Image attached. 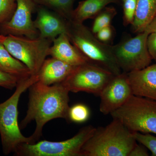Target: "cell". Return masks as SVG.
<instances>
[{"instance_id":"cell-5","label":"cell","mask_w":156,"mask_h":156,"mask_svg":"<svg viewBox=\"0 0 156 156\" xmlns=\"http://www.w3.org/2000/svg\"><path fill=\"white\" fill-rule=\"evenodd\" d=\"M110 115L132 132L156 134V101L132 95Z\"/></svg>"},{"instance_id":"cell-23","label":"cell","mask_w":156,"mask_h":156,"mask_svg":"<svg viewBox=\"0 0 156 156\" xmlns=\"http://www.w3.org/2000/svg\"><path fill=\"white\" fill-rule=\"evenodd\" d=\"M123 24L125 26L131 25L135 17L137 0H123Z\"/></svg>"},{"instance_id":"cell-22","label":"cell","mask_w":156,"mask_h":156,"mask_svg":"<svg viewBox=\"0 0 156 156\" xmlns=\"http://www.w3.org/2000/svg\"><path fill=\"white\" fill-rule=\"evenodd\" d=\"M16 8L15 0H0V25L11 19Z\"/></svg>"},{"instance_id":"cell-18","label":"cell","mask_w":156,"mask_h":156,"mask_svg":"<svg viewBox=\"0 0 156 156\" xmlns=\"http://www.w3.org/2000/svg\"><path fill=\"white\" fill-rule=\"evenodd\" d=\"M0 69L17 76L21 80L31 76L28 68L11 55L5 46L0 43Z\"/></svg>"},{"instance_id":"cell-11","label":"cell","mask_w":156,"mask_h":156,"mask_svg":"<svg viewBox=\"0 0 156 156\" xmlns=\"http://www.w3.org/2000/svg\"><path fill=\"white\" fill-rule=\"evenodd\" d=\"M133 95L126 73L115 75L108 83L99 97V111L104 115L110 114L123 105Z\"/></svg>"},{"instance_id":"cell-7","label":"cell","mask_w":156,"mask_h":156,"mask_svg":"<svg viewBox=\"0 0 156 156\" xmlns=\"http://www.w3.org/2000/svg\"><path fill=\"white\" fill-rule=\"evenodd\" d=\"M95 129L92 126H85L70 139L58 142L44 140L32 144H21L14 151V154L17 156H82V148L94 134Z\"/></svg>"},{"instance_id":"cell-29","label":"cell","mask_w":156,"mask_h":156,"mask_svg":"<svg viewBox=\"0 0 156 156\" xmlns=\"http://www.w3.org/2000/svg\"><path fill=\"white\" fill-rule=\"evenodd\" d=\"M144 32L147 33L149 34L151 33H156V13Z\"/></svg>"},{"instance_id":"cell-16","label":"cell","mask_w":156,"mask_h":156,"mask_svg":"<svg viewBox=\"0 0 156 156\" xmlns=\"http://www.w3.org/2000/svg\"><path fill=\"white\" fill-rule=\"evenodd\" d=\"M156 13V0H137L135 17L131 25L132 32H143Z\"/></svg>"},{"instance_id":"cell-30","label":"cell","mask_w":156,"mask_h":156,"mask_svg":"<svg viewBox=\"0 0 156 156\" xmlns=\"http://www.w3.org/2000/svg\"><path fill=\"white\" fill-rule=\"evenodd\" d=\"M110 2L111 3H119L120 2V0H106Z\"/></svg>"},{"instance_id":"cell-1","label":"cell","mask_w":156,"mask_h":156,"mask_svg":"<svg viewBox=\"0 0 156 156\" xmlns=\"http://www.w3.org/2000/svg\"><path fill=\"white\" fill-rule=\"evenodd\" d=\"M28 89L27 110L20 128L35 122L34 132L30 136L34 143L42 136L43 128L49 121L58 118L68 120L69 91L62 83L47 86L37 82Z\"/></svg>"},{"instance_id":"cell-20","label":"cell","mask_w":156,"mask_h":156,"mask_svg":"<svg viewBox=\"0 0 156 156\" xmlns=\"http://www.w3.org/2000/svg\"><path fill=\"white\" fill-rule=\"evenodd\" d=\"M117 14L116 10L114 7H105L94 19L91 30L92 33L95 34L101 29L111 25L112 20Z\"/></svg>"},{"instance_id":"cell-28","label":"cell","mask_w":156,"mask_h":156,"mask_svg":"<svg viewBox=\"0 0 156 156\" xmlns=\"http://www.w3.org/2000/svg\"><path fill=\"white\" fill-rule=\"evenodd\" d=\"M147 148L142 144L139 145L137 143L131 151L128 156H148L149 155Z\"/></svg>"},{"instance_id":"cell-21","label":"cell","mask_w":156,"mask_h":156,"mask_svg":"<svg viewBox=\"0 0 156 156\" xmlns=\"http://www.w3.org/2000/svg\"><path fill=\"white\" fill-rule=\"evenodd\" d=\"M90 115L88 106L83 104H77L69 108L68 120L76 123L87 122Z\"/></svg>"},{"instance_id":"cell-14","label":"cell","mask_w":156,"mask_h":156,"mask_svg":"<svg viewBox=\"0 0 156 156\" xmlns=\"http://www.w3.org/2000/svg\"><path fill=\"white\" fill-rule=\"evenodd\" d=\"M76 67L53 57L46 58L37 74V82L47 86L61 83Z\"/></svg>"},{"instance_id":"cell-10","label":"cell","mask_w":156,"mask_h":156,"mask_svg":"<svg viewBox=\"0 0 156 156\" xmlns=\"http://www.w3.org/2000/svg\"><path fill=\"white\" fill-rule=\"evenodd\" d=\"M17 8L11 19L0 25V34L35 38L38 30L34 24L32 14L37 5L33 0H15Z\"/></svg>"},{"instance_id":"cell-31","label":"cell","mask_w":156,"mask_h":156,"mask_svg":"<svg viewBox=\"0 0 156 156\" xmlns=\"http://www.w3.org/2000/svg\"><path fill=\"white\" fill-rule=\"evenodd\" d=\"M123 1V0H122V1Z\"/></svg>"},{"instance_id":"cell-12","label":"cell","mask_w":156,"mask_h":156,"mask_svg":"<svg viewBox=\"0 0 156 156\" xmlns=\"http://www.w3.org/2000/svg\"><path fill=\"white\" fill-rule=\"evenodd\" d=\"M126 74L133 95L156 101V63Z\"/></svg>"},{"instance_id":"cell-3","label":"cell","mask_w":156,"mask_h":156,"mask_svg":"<svg viewBox=\"0 0 156 156\" xmlns=\"http://www.w3.org/2000/svg\"><path fill=\"white\" fill-rule=\"evenodd\" d=\"M66 34L71 43L87 62L106 70L114 75L122 73L112 53V45L98 41L83 23L67 21Z\"/></svg>"},{"instance_id":"cell-27","label":"cell","mask_w":156,"mask_h":156,"mask_svg":"<svg viewBox=\"0 0 156 156\" xmlns=\"http://www.w3.org/2000/svg\"><path fill=\"white\" fill-rule=\"evenodd\" d=\"M147 46L151 57L156 62V33L149 34L147 40Z\"/></svg>"},{"instance_id":"cell-25","label":"cell","mask_w":156,"mask_h":156,"mask_svg":"<svg viewBox=\"0 0 156 156\" xmlns=\"http://www.w3.org/2000/svg\"><path fill=\"white\" fill-rule=\"evenodd\" d=\"M21 80H22L17 76L0 69V87L7 89H12L17 87L19 81Z\"/></svg>"},{"instance_id":"cell-24","label":"cell","mask_w":156,"mask_h":156,"mask_svg":"<svg viewBox=\"0 0 156 156\" xmlns=\"http://www.w3.org/2000/svg\"><path fill=\"white\" fill-rule=\"evenodd\" d=\"M136 141L151 151L152 156H156V136L150 134L134 132Z\"/></svg>"},{"instance_id":"cell-6","label":"cell","mask_w":156,"mask_h":156,"mask_svg":"<svg viewBox=\"0 0 156 156\" xmlns=\"http://www.w3.org/2000/svg\"><path fill=\"white\" fill-rule=\"evenodd\" d=\"M0 43L14 58L26 66L33 76L38 73L46 57L49 56L53 41L40 36L30 38L0 34Z\"/></svg>"},{"instance_id":"cell-4","label":"cell","mask_w":156,"mask_h":156,"mask_svg":"<svg viewBox=\"0 0 156 156\" xmlns=\"http://www.w3.org/2000/svg\"><path fill=\"white\" fill-rule=\"evenodd\" d=\"M37 81V75L20 81L14 94L0 104V135L3 152L6 155L14 153L21 144L32 143L30 136L26 137L20 131L18 122V105L21 95Z\"/></svg>"},{"instance_id":"cell-17","label":"cell","mask_w":156,"mask_h":156,"mask_svg":"<svg viewBox=\"0 0 156 156\" xmlns=\"http://www.w3.org/2000/svg\"><path fill=\"white\" fill-rule=\"evenodd\" d=\"M111 2L106 0H83L79 2L74 9L70 20L79 23L89 19H94L98 13Z\"/></svg>"},{"instance_id":"cell-15","label":"cell","mask_w":156,"mask_h":156,"mask_svg":"<svg viewBox=\"0 0 156 156\" xmlns=\"http://www.w3.org/2000/svg\"><path fill=\"white\" fill-rule=\"evenodd\" d=\"M49 56L73 66H79L87 62L83 55L71 43L66 33L61 34L53 40L49 49Z\"/></svg>"},{"instance_id":"cell-9","label":"cell","mask_w":156,"mask_h":156,"mask_svg":"<svg viewBox=\"0 0 156 156\" xmlns=\"http://www.w3.org/2000/svg\"><path fill=\"white\" fill-rule=\"evenodd\" d=\"M115 76L106 70L87 62L76 66L61 83L69 92H86L99 96L104 88Z\"/></svg>"},{"instance_id":"cell-26","label":"cell","mask_w":156,"mask_h":156,"mask_svg":"<svg viewBox=\"0 0 156 156\" xmlns=\"http://www.w3.org/2000/svg\"><path fill=\"white\" fill-rule=\"evenodd\" d=\"M98 41L106 44L110 45L115 35V28L112 25L101 29L94 34Z\"/></svg>"},{"instance_id":"cell-13","label":"cell","mask_w":156,"mask_h":156,"mask_svg":"<svg viewBox=\"0 0 156 156\" xmlns=\"http://www.w3.org/2000/svg\"><path fill=\"white\" fill-rule=\"evenodd\" d=\"M67 21L56 12L39 6L34 24L39 36L53 41L61 34H66Z\"/></svg>"},{"instance_id":"cell-2","label":"cell","mask_w":156,"mask_h":156,"mask_svg":"<svg viewBox=\"0 0 156 156\" xmlns=\"http://www.w3.org/2000/svg\"><path fill=\"white\" fill-rule=\"evenodd\" d=\"M136 142L134 132L113 119L105 127L96 128L82 148V156H128Z\"/></svg>"},{"instance_id":"cell-19","label":"cell","mask_w":156,"mask_h":156,"mask_svg":"<svg viewBox=\"0 0 156 156\" xmlns=\"http://www.w3.org/2000/svg\"><path fill=\"white\" fill-rule=\"evenodd\" d=\"M37 5L43 6L57 14L66 20H70L75 0H33Z\"/></svg>"},{"instance_id":"cell-8","label":"cell","mask_w":156,"mask_h":156,"mask_svg":"<svg viewBox=\"0 0 156 156\" xmlns=\"http://www.w3.org/2000/svg\"><path fill=\"white\" fill-rule=\"evenodd\" d=\"M145 32L134 37H127L112 45V51L122 72L128 73L143 69L150 65L152 58L149 53Z\"/></svg>"}]
</instances>
